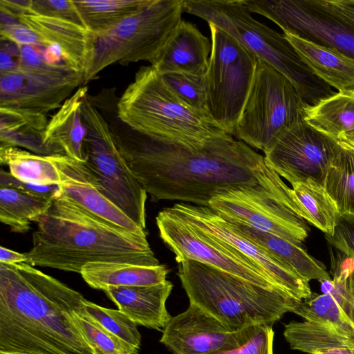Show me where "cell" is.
Here are the masks:
<instances>
[{
  "label": "cell",
  "mask_w": 354,
  "mask_h": 354,
  "mask_svg": "<svg viewBox=\"0 0 354 354\" xmlns=\"http://www.w3.org/2000/svg\"><path fill=\"white\" fill-rule=\"evenodd\" d=\"M243 236L259 245L304 280H332L325 268L301 246L248 225L228 221Z\"/></svg>",
  "instance_id": "24"
},
{
  "label": "cell",
  "mask_w": 354,
  "mask_h": 354,
  "mask_svg": "<svg viewBox=\"0 0 354 354\" xmlns=\"http://www.w3.org/2000/svg\"><path fill=\"white\" fill-rule=\"evenodd\" d=\"M169 270L164 264L156 266L129 263L99 261L86 264L80 274L91 288L104 290L110 286H146L166 281Z\"/></svg>",
  "instance_id": "25"
},
{
  "label": "cell",
  "mask_w": 354,
  "mask_h": 354,
  "mask_svg": "<svg viewBox=\"0 0 354 354\" xmlns=\"http://www.w3.org/2000/svg\"><path fill=\"white\" fill-rule=\"evenodd\" d=\"M169 208L187 223L229 244L250 258L286 295L301 301L312 295L309 282L298 277L267 251L243 236L209 207L177 203Z\"/></svg>",
  "instance_id": "15"
},
{
  "label": "cell",
  "mask_w": 354,
  "mask_h": 354,
  "mask_svg": "<svg viewBox=\"0 0 354 354\" xmlns=\"http://www.w3.org/2000/svg\"><path fill=\"white\" fill-rule=\"evenodd\" d=\"M317 77L338 91L354 89V59L288 32L283 33Z\"/></svg>",
  "instance_id": "23"
},
{
  "label": "cell",
  "mask_w": 354,
  "mask_h": 354,
  "mask_svg": "<svg viewBox=\"0 0 354 354\" xmlns=\"http://www.w3.org/2000/svg\"><path fill=\"white\" fill-rule=\"evenodd\" d=\"M27 260L25 253H19L8 248L1 246L0 248V263L14 264L26 263Z\"/></svg>",
  "instance_id": "46"
},
{
  "label": "cell",
  "mask_w": 354,
  "mask_h": 354,
  "mask_svg": "<svg viewBox=\"0 0 354 354\" xmlns=\"http://www.w3.org/2000/svg\"><path fill=\"white\" fill-rule=\"evenodd\" d=\"M183 12V0H152L118 25L96 35L84 86L109 65L151 63L182 20Z\"/></svg>",
  "instance_id": "7"
},
{
  "label": "cell",
  "mask_w": 354,
  "mask_h": 354,
  "mask_svg": "<svg viewBox=\"0 0 354 354\" xmlns=\"http://www.w3.org/2000/svg\"><path fill=\"white\" fill-rule=\"evenodd\" d=\"M44 58L46 63L49 65H66L61 46L55 43L49 44L45 47Z\"/></svg>",
  "instance_id": "45"
},
{
  "label": "cell",
  "mask_w": 354,
  "mask_h": 354,
  "mask_svg": "<svg viewBox=\"0 0 354 354\" xmlns=\"http://www.w3.org/2000/svg\"><path fill=\"white\" fill-rule=\"evenodd\" d=\"M86 27L97 35L138 12L152 0H74Z\"/></svg>",
  "instance_id": "30"
},
{
  "label": "cell",
  "mask_w": 354,
  "mask_h": 354,
  "mask_svg": "<svg viewBox=\"0 0 354 354\" xmlns=\"http://www.w3.org/2000/svg\"><path fill=\"white\" fill-rule=\"evenodd\" d=\"M212 42L198 28L181 20L151 66L161 75H205Z\"/></svg>",
  "instance_id": "20"
},
{
  "label": "cell",
  "mask_w": 354,
  "mask_h": 354,
  "mask_svg": "<svg viewBox=\"0 0 354 354\" xmlns=\"http://www.w3.org/2000/svg\"><path fill=\"white\" fill-rule=\"evenodd\" d=\"M339 141H345V142H350V143L354 145V134H353L351 136H350L348 138H346L345 139H343V140H339Z\"/></svg>",
  "instance_id": "48"
},
{
  "label": "cell",
  "mask_w": 354,
  "mask_h": 354,
  "mask_svg": "<svg viewBox=\"0 0 354 354\" xmlns=\"http://www.w3.org/2000/svg\"><path fill=\"white\" fill-rule=\"evenodd\" d=\"M312 354H354V348H334L315 352Z\"/></svg>",
  "instance_id": "47"
},
{
  "label": "cell",
  "mask_w": 354,
  "mask_h": 354,
  "mask_svg": "<svg viewBox=\"0 0 354 354\" xmlns=\"http://www.w3.org/2000/svg\"><path fill=\"white\" fill-rule=\"evenodd\" d=\"M45 47L40 45L20 46V67L25 68H39L48 65L44 58Z\"/></svg>",
  "instance_id": "43"
},
{
  "label": "cell",
  "mask_w": 354,
  "mask_h": 354,
  "mask_svg": "<svg viewBox=\"0 0 354 354\" xmlns=\"http://www.w3.org/2000/svg\"><path fill=\"white\" fill-rule=\"evenodd\" d=\"M250 11L269 19L283 32L334 49L354 59V26L317 0H244Z\"/></svg>",
  "instance_id": "13"
},
{
  "label": "cell",
  "mask_w": 354,
  "mask_h": 354,
  "mask_svg": "<svg viewBox=\"0 0 354 354\" xmlns=\"http://www.w3.org/2000/svg\"><path fill=\"white\" fill-rule=\"evenodd\" d=\"M324 8L354 26V0H317Z\"/></svg>",
  "instance_id": "42"
},
{
  "label": "cell",
  "mask_w": 354,
  "mask_h": 354,
  "mask_svg": "<svg viewBox=\"0 0 354 354\" xmlns=\"http://www.w3.org/2000/svg\"><path fill=\"white\" fill-rule=\"evenodd\" d=\"M162 76L169 89L185 106L211 122L207 107L205 75L168 73Z\"/></svg>",
  "instance_id": "34"
},
{
  "label": "cell",
  "mask_w": 354,
  "mask_h": 354,
  "mask_svg": "<svg viewBox=\"0 0 354 354\" xmlns=\"http://www.w3.org/2000/svg\"><path fill=\"white\" fill-rule=\"evenodd\" d=\"M243 329L232 330L189 303L187 310L171 317L160 342L173 354H206L238 346Z\"/></svg>",
  "instance_id": "17"
},
{
  "label": "cell",
  "mask_w": 354,
  "mask_h": 354,
  "mask_svg": "<svg viewBox=\"0 0 354 354\" xmlns=\"http://www.w3.org/2000/svg\"><path fill=\"white\" fill-rule=\"evenodd\" d=\"M307 106L285 75L257 59L250 89L234 135L264 153L281 133L304 120Z\"/></svg>",
  "instance_id": "8"
},
{
  "label": "cell",
  "mask_w": 354,
  "mask_h": 354,
  "mask_svg": "<svg viewBox=\"0 0 354 354\" xmlns=\"http://www.w3.org/2000/svg\"><path fill=\"white\" fill-rule=\"evenodd\" d=\"M304 120L317 131L339 141L354 134V89L336 92L307 106Z\"/></svg>",
  "instance_id": "26"
},
{
  "label": "cell",
  "mask_w": 354,
  "mask_h": 354,
  "mask_svg": "<svg viewBox=\"0 0 354 354\" xmlns=\"http://www.w3.org/2000/svg\"><path fill=\"white\" fill-rule=\"evenodd\" d=\"M15 18L34 30L45 47L51 43L59 45L66 64L84 78L92 62L96 34L69 20L31 12L21 13Z\"/></svg>",
  "instance_id": "19"
},
{
  "label": "cell",
  "mask_w": 354,
  "mask_h": 354,
  "mask_svg": "<svg viewBox=\"0 0 354 354\" xmlns=\"http://www.w3.org/2000/svg\"><path fill=\"white\" fill-rule=\"evenodd\" d=\"M156 221L160 237L175 254L178 263L185 260L198 261L286 295L250 258L229 244L187 223L169 207L161 210Z\"/></svg>",
  "instance_id": "12"
},
{
  "label": "cell",
  "mask_w": 354,
  "mask_h": 354,
  "mask_svg": "<svg viewBox=\"0 0 354 354\" xmlns=\"http://www.w3.org/2000/svg\"><path fill=\"white\" fill-rule=\"evenodd\" d=\"M183 12L218 26L285 75L308 106L336 93L313 74L283 34L252 16L244 0H183Z\"/></svg>",
  "instance_id": "5"
},
{
  "label": "cell",
  "mask_w": 354,
  "mask_h": 354,
  "mask_svg": "<svg viewBox=\"0 0 354 354\" xmlns=\"http://www.w3.org/2000/svg\"><path fill=\"white\" fill-rule=\"evenodd\" d=\"M169 281L146 286H110L103 291L136 325L163 330L171 316L166 301L173 289Z\"/></svg>",
  "instance_id": "21"
},
{
  "label": "cell",
  "mask_w": 354,
  "mask_h": 354,
  "mask_svg": "<svg viewBox=\"0 0 354 354\" xmlns=\"http://www.w3.org/2000/svg\"><path fill=\"white\" fill-rule=\"evenodd\" d=\"M283 335L292 349L308 354L334 348H354V341L317 322H290L285 326Z\"/></svg>",
  "instance_id": "31"
},
{
  "label": "cell",
  "mask_w": 354,
  "mask_h": 354,
  "mask_svg": "<svg viewBox=\"0 0 354 354\" xmlns=\"http://www.w3.org/2000/svg\"><path fill=\"white\" fill-rule=\"evenodd\" d=\"M178 276L190 304L234 331L272 326L292 313L297 301L192 260L178 263Z\"/></svg>",
  "instance_id": "4"
},
{
  "label": "cell",
  "mask_w": 354,
  "mask_h": 354,
  "mask_svg": "<svg viewBox=\"0 0 354 354\" xmlns=\"http://www.w3.org/2000/svg\"><path fill=\"white\" fill-rule=\"evenodd\" d=\"M324 187L334 201L339 215L354 216V145L338 141Z\"/></svg>",
  "instance_id": "28"
},
{
  "label": "cell",
  "mask_w": 354,
  "mask_h": 354,
  "mask_svg": "<svg viewBox=\"0 0 354 354\" xmlns=\"http://www.w3.org/2000/svg\"><path fill=\"white\" fill-rule=\"evenodd\" d=\"M212 50L205 73L207 107L211 122L234 135L253 80L257 58L236 39L208 24Z\"/></svg>",
  "instance_id": "10"
},
{
  "label": "cell",
  "mask_w": 354,
  "mask_h": 354,
  "mask_svg": "<svg viewBox=\"0 0 354 354\" xmlns=\"http://www.w3.org/2000/svg\"><path fill=\"white\" fill-rule=\"evenodd\" d=\"M83 308L87 314L107 330L140 348L141 335L137 325L122 311L104 308L86 299L84 301Z\"/></svg>",
  "instance_id": "35"
},
{
  "label": "cell",
  "mask_w": 354,
  "mask_h": 354,
  "mask_svg": "<svg viewBox=\"0 0 354 354\" xmlns=\"http://www.w3.org/2000/svg\"><path fill=\"white\" fill-rule=\"evenodd\" d=\"M82 99L81 114L86 129L85 163L102 194L142 229H146L147 193L118 151L108 122L91 104Z\"/></svg>",
  "instance_id": "9"
},
{
  "label": "cell",
  "mask_w": 354,
  "mask_h": 354,
  "mask_svg": "<svg viewBox=\"0 0 354 354\" xmlns=\"http://www.w3.org/2000/svg\"><path fill=\"white\" fill-rule=\"evenodd\" d=\"M0 161L10 174L25 183L41 185H59L57 168L48 156H41L15 147H0Z\"/></svg>",
  "instance_id": "32"
},
{
  "label": "cell",
  "mask_w": 354,
  "mask_h": 354,
  "mask_svg": "<svg viewBox=\"0 0 354 354\" xmlns=\"http://www.w3.org/2000/svg\"><path fill=\"white\" fill-rule=\"evenodd\" d=\"M117 109L129 127L160 140L200 145L225 133L185 106L151 65L137 71L119 97Z\"/></svg>",
  "instance_id": "6"
},
{
  "label": "cell",
  "mask_w": 354,
  "mask_h": 354,
  "mask_svg": "<svg viewBox=\"0 0 354 354\" xmlns=\"http://www.w3.org/2000/svg\"><path fill=\"white\" fill-rule=\"evenodd\" d=\"M208 207L228 221L248 225L297 245L308 236L305 220L272 198L233 191L212 198Z\"/></svg>",
  "instance_id": "16"
},
{
  "label": "cell",
  "mask_w": 354,
  "mask_h": 354,
  "mask_svg": "<svg viewBox=\"0 0 354 354\" xmlns=\"http://www.w3.org/2000/svg\"><path fill=\"white\" fill-rule=\"evenodd\" d=\"M342 308L354 326V259H353L351 269L346 279Z\"/></svg>",
  "instance_id": "44"
},
{
  "label": "cell",
  "mask_w": 354,
  "mask_h": 354,
  "mask_svg": "<svg viewBox=\"0 0 354 354\" xmlns=\"http://www.w3.org/2000/svg\"><path fill=\"white\" fill-rule=\"evenodd\" d=\"M0 39L12 41L19 46L40 45L45 47L43 40L34 30L3 11H1Z\"/></svg>",
  "instance_id": "38"
},
{
  "label": "cell",
  "mask_w": 354,
  "mask_h": 354,
  "mask_svg": "<svg viewBox=\"0 0 354 354\" xmlns=\"http://www.w3.org/2000/svg\"><path fill=\"white\" fill-rule=\"evenodd\" d=\"M26 12L64 19L86 27L74 0H30L22 13Z\"/></svg>",
  "instance_id": "37"
},
{
  "label": "cell",
  "mask_w": 354,
  "mask_h": 354,
  "mask_svg": "<svg viewBox=\"0 0 354 354\" xmlns=\"http://www.w3.org/2000/svg\"><path fill=\"white\" fill-rule=\"evenodd\" d=\"M32 246L25 253L32 266L81 272L99 261L158 266L147 236L134 234L89 214L58 194L36 221Z\"/></svg>",
  "instance_id": "3"
},
{
  "label": "cell",
  "mask_w": 354,
  "mask_h": 354,
  "mask_svg": "<svg viewBox=\"0 0 354 354\" xmlns=\"http://www.w3.org/2000/svg\"><path fill=\"white\" fill-rule=\"evenodd\" d=\"M118 98L115 89H105L91 103L108 122L118 151L151 201L208 207L216 196L241 191L276 200L302 216L292 188L243 141L225 132L200 145L149 137L120 119Z\"/></svg>",
  "instance_id": "1"
},
{
  "label": "cell",
  "mask_w": 354,
  "mask_h": 354,
  "mask_svg": "<svg viewBox=\"0 0 354 354\" xmlns=\"http://www.w3.org/2000/svg\"><path fill=\"white\" fill-rule=\"evenodd\" d=\"M0 75L17 71L21 64L20 46L15 42L0 39Z\"/></svg>",
  "instance_id": "41"
},
{
  "label": "cell",
  "mask_w": 354,
  "mask_h": 354,
  "mask_svg": "<svg viewBox=\"0 0 354 354\" xmlns=\"http://www.w3.org/2000/svg\"><path fill=\"white\" fill-rule=\"evenodd\" d=\"M75 322L93 354H136L139 349L104 328L84 308L74 313Z\"/></svg>",
  "instance_id": "33"
},
{
  "label": "cell",
  "mask_w": 354,
  "mask_h": 354,
  "mask_svg": "<svg viewBox=\"0 0 354 354\" xmlns=\"http://www.w3.org/2000/svg\"><path fill=\"white\" fill-rule=\"evenodd\" d=\"M53 199L0 185V221L11 231L26 233L50 207Z\"/></svg>",
  "instance_id": "27"
},
{
  "label": "cell",
  "mask_w": 354,
  "mask_h": 354,
  "mask_svg": "<svg viewBox=\"0 0 354 354\" xmlns=\"http://www.w3.org/2000/svg\"><path fill=\"white\" fill-rule=\"evenodd\" d=\"M338 141L301 120L264 152L266 165L290 184L311 180L324 186Z\"/></svg>",
  "instance_id": "14"
},
{
  "label": "cell",
  "mask_w": 354,
  "mask_h": 354,
  "mask_svg": "<svg viewBox=\"0 0 354 354\" xmlns=\"http://www.w3.org/2000/svg\"><path fill=\"white\" fill-rule=\"evenodd\" d=\"M84 84V75L65 64L19 67L0 75V113L20 120L42 136L48 113Z\"/></svg>",
  "instance_id": "11"
},
{
  "label": "cell",
  "mask_w": 354,
  "mask_h": 354,
  "mask_svg": "<svg viewBox=\"0 0 354 354\" xmlns=\"http://www.w3.org/2000/svg\"><path fill=\"white\" fill-rule=\"evenodd\" d=\"M0 354H13V353H7L0 352Z\"/></svg>",
  "instance_id": "49"
},
{
  "label": "cell",
  "mask_w": 354,
  "mask_h": 354,
  "mask_svg": "<svg viewBox=\"0 0 354 354\" xmlns=\"http://www.w3.org/2000/svg\"><path fill=\"white\" fill-rule=\"evenodd\" d=\"M60 175V195L89 214L134 234L147 236L138 225L102 192L84 162L66 156H48Z\"/></svg>",
  "instance_id": "18"
},
{
  "label": "cell",
  "mask_w": 354,
  "mask_h": 354,
  "mask_svg": "<svg viewBox=\"0 0 354 354\" xmlns=\"http://www.w3.org/2000/svg\"><path fill=\"white\" fill-rule=\"evenodd\" d=\"M88 90L87 85L80 86L48 120L42 133V143L49 156H66L85 162L86 129L82 122L81 106Z\"/></svg>",
  "instance_id": "22"
},
{
  "label": "cell",
  "mask_w": 354,
  "mask_h": 354,
  "mask_svg": "<svg viewBox=\"0 0 354 354\" xmlns=\"http://www.w3.org/2000/svg\"><path fill=\"white\" fill-rule=\"evenodd\" d=\"M0 185L12 187L50 199H53L60 193L59 185H41L22 182L3 169L0 171Z\"/></svg>",
  "instance_id": "40"
},
{
  "label": "cell",
  "mask_w": 354,
  "mask_h": 354,
  "mask_svg": "<svg viewBox=\"0 0 354 354\" xmlns=\"http://www.w3.org/2000/svg\"><path fill=\"white\" fill-rule=\"evenodd\" d=\"M272 326L259 324L245 328L238 346L206 354H273Z\"/></svg>",
  "instance_id": "36"
},
{
  "label": "cell",
  "mask_w": 354,
  "mask_h": 354,
  "mask_svg": "<svg viewBox=\"0 0 354 354\" xmlns=\"http://www.w3.org/2000/svg\"><path fill=\"white\" fill-rule=\"evenodd\" d=\"M291 185L303 218L326 235H333L340 215L324 186L311 180L293 183Z\"/></svg>",
  "instance_id": "29"
},
{
  "label": "cell",
  "mask_w": 354,
  "mask_h": 354,
  "mask_svg": "<svg viewBox=\"0 0 354 354\" xmlns=\"http://www.w3.org/2000/svg\"><path fill=\"white\" fill-rule=\"evenodd\" d=\"M84 300L27 263H0V352L93 354L74 317Z\"/></svg>",
  "instance_id": "2"
},
{
  "label": "cell",
  "mask_w": 354,
  "mask_h": 354,
  "mask_svg": "<svg viewBox=\"0 0 354 354\" xmlns=\"http://www.w3.org/2000/svg\"><path fill=\"white\" fill-rule=\"evenodd\" d=\"M328 242L343 254L354 259V216H339L333 235H326Z\"/></svg>",
  "instance_id": "39"
}]
</instances>
